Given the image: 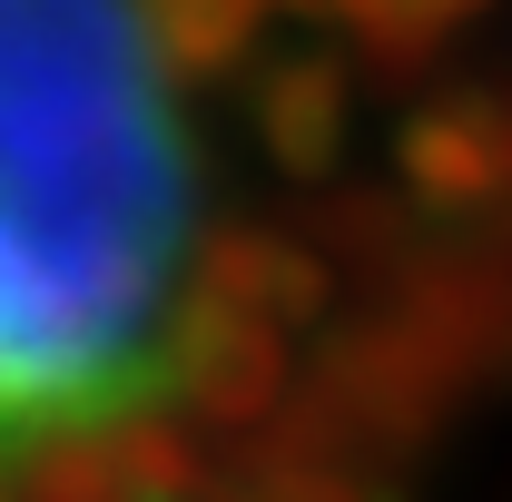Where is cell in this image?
Instances as JSON below:
<instances>
[{"mask_svg": "<svg viewBox=\"0 0 512 502\" xmlns=\"http://www.w3.org/2000/svg\"><path fill=\"white\" fill-rule=\"evenodd\" d=\"M168 0H0V502H138L217 306Z\"/></svg>", "mask_w": 512, "mask_h": 502, "instance_id": "cell-1", "label": "cell"}, {"mask_svg": "<svg viewBox=\"0 0 512 502\" xmlns=\"http://www.w3.org/2000/svg\"><path fill=\"white\" fill-rule=\"evenodd\" d=\"M414 168L434 178V188H493L512 168V119H493V109H444V119L414 128Z\"/></svg>", "mask_w": 512, "mask_h": 502, "instance_id": "cell-2", "label": "cell"}, {"mask_svg": "<svg viewBox=\"0 0 512 502\" xmlns=\"http://www.w3.org/2000/svg\"><path fill=\"white\" fill-rule=\"evenodd\" d=\"M365 30H375L384 50H424V40H444V30H463L483 0H345Z\"/></svg>", "mask_w": 512, "mask_h": 502, "instance_id": "cell-3", "label": "cell"}]
</instances>
